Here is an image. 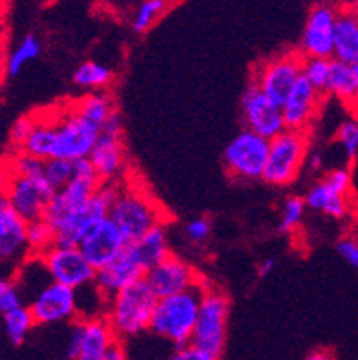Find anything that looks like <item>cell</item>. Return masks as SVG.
I'll list each match as a JSON object with an SVG mask.
<instances>
[{"instance_id": "52a82bcc", "label": "cell", "mask_w": 358, "mask_h": 360, "mask_svg": "<svg viewBox=\"0 0 358 360\" xmlns=\"http://www.w3.org/2000/svg\"><path fill=\"white\" fill-rule=\"evenodd\" d=\"M304 55L300 51H287L276 55L269 60H263L254 68L252 81L262 88L272 101L283 106L286 99L302 79Z\"/></svg>"}, {"instance_id": "8d00e7d4", "label": "cell", "mask_w": 358, "mask_h": 360, "mask_svg": "<svg viewBox=\"0 0 358 360\" xmlns=\"http://www.w3.org/2000/svg\"><path fill=\"white\" fill-rule=\"evenodd\" d=\"M336 139L340 143L345 158L350 161L357 160L358 155V119H347L336 130Z\"/></svg>"}, {"instance_id": "816d5d0a", "label": "cell", "mask_w": 358, "mask_h": 360, "mask_svg": "<svg viewBox=\"0 0 358 360\" xmlns=\"http://www.w3.org/2000/svg\"><path fill=\"white\" fill-rule=\"evenodd\" d=\"M64 360H72V359H64Z\"/></svg>"}, {"instance_id": "83f0119b", "label": "cell", "mask_w": 358, "mask_h": 360, "mask_svg": "<svg viewBox=\"0 0 358 360\" xmlns=\"http://www.w3.org/2000/svg\"><path fill=\"white\" fill-rule=\"evenodd\" d=\"M114 81V72L96 60H84L73 72V82L87 90H105Z\"/></svg>"}, {"instance_id": "8fae6325", "label": "cell", "mask_w": 358, "mask_h": 360, "mask_svg": "<svg viewBox=\"0 0 358 360\" xmlns=\"http://www.w3.org/2000/svg\"><path fill=\"white\" fill-rule=\"evenodd\" d=\"M119 338L106 316H90L75 322L70 331L68 359L105 360Z\"/></svg>"}, {"instance_id": "3957f363", "label": "cell", "mask_w": 358, "mask_h": 360, "mask_svg": "<svg viewBox=\"0 0 358 360\" xmlns=\"http://www.w3.org/2000/svg\"><path fill=\"white\" fill-rule=\"evenodd\" d=\"M110 218L121 229L128 242H136L150 229L165 221L163 210L154 198L137 187H119L117 198L110 209Z\"/></svg>"}, {"instance_id": "f1b7e54d", "label": "cell", "mask_w": 358, "mask_h": 360, "mask_svg": "<svg viewBox=\"0 0 358 360\" xmlns=\"http://www.w3.org/2000/svg\"><path fill=\"white\" fill-rule=\"evenodd\" d=\"M2 319H4L6 337L11 342V346H23L27 333H30V329L35 326V319H33L30 306H20L17 309L2 313Z\"/></svg>"}, {"instance_id": "1f68e13d", "label": "cell", "mask_w": 358, "mask_h": 360, "mask_svg": "<svg viewBox=\"0 0 358 360\" xmlns=\"http://www.w3.org/2000/svg\"><path fill=\"white\" fill-rule=\"evenodd\" d=\"M55 245V231L44 218L27 224V247L30 255L42 256Z\"/></svg>"}, {"instance_id": "b9f144b4", "label": "cell", "mask_w": 358, "mask_h": 360, "mask_svg": "<svg viewBox=\"0 0 358 360\" xmlns=\"http://www.w3.org/2000/svg\"><path fill=\"white\" fill-rule=\"evenodd\" d=\"M165 360H219L218 356L210 355V353L203 352L200 347L192 346H183V347H174V352L167 356Z\"/></svg>"}, {"instance_id": "5bb4252c", "label": "cell", "mask_w": 358, "mask_h": 360, "mask_svg": "<svg viewBox=\"0 0 358 360\" xmlns=\"http://www.w3.org/2000/svg\"><path fill=\"white\" fill-rule=\"evenodd\" d=\"M338 8L331 4H317L311 8L300 39V53L304 57H335V26Z\"/></svg>"}, {"instance_id": "e575fe53", "label": "cell", "mask_w": 358, "mask_h": 360, "mask_svg": "<svg viewBox=\"0 0 358 360\" xmlns=\"http://www.w3.org/2000/svg\"><path fill=\"white\" fill-rule=\"evenodd\" d=\"M331 75V59H324V57H305L304 70H302V77L307 79L314 88L326 94L327 82Z\"/></svg>"}, {"instance_id": "74e56055", "label": "cell", "mask_w": 358, "mask_h": 360, "mask_svg": "<svg viewBox=\"0 0 358 360\" xmlns=\"http://www.w3.org/2000/svg\"><path fill=\"white\" fill-rule=\"evenodd\" d=\"M20 306H24L23 289L18 285L17 278H4L0 282V311L8 313Z\"/></svg>"}, {"instance_id": "f546056e", "label": "cell", "mask_w": 358, "mask_h": 360, "mask_svg": "<svg viewBox=\"0 0 358 360\" xmlns=\"http://www.w3.org/2000/svg\"><path fill=\"white\" fill-rule=\"evenodd\" d=\"M42 51V44L41 41L37 39L35 35H26L23 41L18 42L17 46L13 48V51L8 55V59H6V75L8 77H17L20 70L26 66L27 63H32L35 60Z\"/></svg>"}, {"instance_id": "30bf717a", "label": "cell", "mask_w": 358, "mask_h": 360, "mask_svg": "<svg viewBox=\"0 0 358 360\" xmlns=\"http://www.w3.org/2000/svg\"><path fill=\"white\" fill-rule=\"evenodd\" d=\"M50 278L73 289L87 288L96 282L97 269L90 264L79 245H57L39 256Z\"/></svg>"}, {"instance_id": "6da1fadb", "label": "cell", "mask_w": 358, "mask_h": 360, "mask_svg": "<svg viewBox=\"0 0 358 360\" xmlns=\"http://www.w3.org/2000/svg\"><path fill=\"white\" fill-rule=\"evenodd\" d=\"M205 285L207 283L200 282L186 291L158 298L154 316L150 322V333L163 338L174 347L188 346L192 342L196 322L200 315Z\"/></svg>"}, {"instance_id": "681fc988", "label": "cell", "mask_w": 358, "mask_h": 360, "mask_svg": "<svg viewBox=\"0 0 358 360\" xmlns=\"http://www.w3.org/2000/svg\"><path fill=\"white\" fill-rule=\"evenodd\" d=\"M350 110L353 112V117L358 119V91H357V96H354L353 103L350 105Z\"/></svg>"}, {"instance_id": "d6986e66", "label": "cell", "mask_w": 358, "mask_h": 360, "mask_svg": "<svg viewBox=\"0 0 358 360\" xmlns=\"http://www.w3.org/2000/svg\"><path fill=\"white\" fill-rule=\"evenodd\" d=\"M27 224L23 216L18 214L8 200L2 196L0 201V258L4 265H18L30 256L27 247Z\"/></svg>"}, {"instance_id": "9c48e42d", "label": "cell", "mask_w": 358, "mask_h": 360, "mask_svg": "<svg viewBox=\"0 0 358 360\" xmlns=\"http://www.w3.org/2000/svg\"><path fill=\"white\" fill-rule=\"evenodd\" d=\"M101 137V127L82 117L75 110L68 108L57 117V137H55V155L75 161L90 158L97 139Z\"/></svg>"}, {"instance_id": "9a60e30c", "label": "cell", "mask_w": 358, "mask_h": 360, "mask_svg": "<svg viewBox=\"0 0 358 360\" xmlns=\"http://www.w3.org/2000/svg\"><path fill=\"white\" fill-rule=\"evenodd\" d=\"M146 265L143 264L141 256L137 255L134 243L128 242V245L119 252L117 258L110 262L108 265L97 269L96 288L106 300L117 295L121 289L128 288L134 282L145 278Z\"/></svg>"}, {"instance_id": "7bdbcfd3", "label": "cell", "mask_w": 358, "mask_h": 360, "mask_svg": "<svg viewBox=\"0 0 358 360\" xmlns=\"http://www.w3.org/2000/svg\"><path fill=\"white\" fill-rule=\"evenodd\" d=\"M336 251L351 267L358 269V240L353 236H344L336 242Z\"/></svg>"}, {"instance_id": "ac0fdd59", "label": "cell", "mask_w": 358, "mask_h": 360, "mask_svg": "<svg viewBox=\"0 0 358 360\" xmlns=\"http://www.w3.org/2000/svg\"><path fill=\"white\" fill-rule=\"evenodd\" d=\"M127 245L128 240L110 216L103 219V221H99L87 236L82 238V242L79 243L81 251L84 252V256H87L96 269L105 267L114 258H117L119 252Z\"/></svg>"}, {"instance_id": "f907efd6", "label": "cell", "mask_w": 358, "mask_h": 360, "mask_svg": "<svg viewBox=\"0 0 358 360\" xmlns=\"http://www.w3.org/2000/svg\"><path fill=\"white\" fill-rule=\"evenodd\" d=\"M354 8H357V15H358V6H354Z\"/></svg>"}, {"instance_id": "ab89813d", "label": "cell", "mask_w": 358, "mask_h": 360, "mask_svg": "<svg viewBox=\"0 0 358 360\" xmlns=\"http://www.w3.org/2000/svg\"><path fill=\"white\" fill-rule=\"evenodd\" d=\"M210 231H212V225H210V219L207 218H194L185 225L186 240L194 243V245L207 242L210 236Z\"/></svg>"}, {"instance_id": "7402d4cb", "label": "cell", "mask_w": 358, "mask_h": 360, "mask_svg": "<svg viewBox=\"0 0 358 360\" xmlns=\"http://www.w3.org/2000/svg\"><path fill=\"white\" fill-rule=\"evenodd\" d=\"M350 64H358V15L357 8L338 9L335 26V57Z\"/></svg>"}, {"instance_id": "4dcf8cb0", "label": "cell", "mask_w": 358, "mask_h": 360, "mask_svg": "<svg viewBox=\"0 0 358 360\" xmlns=\"http://www.w3.org/2000/svg\"><path fill=\"white\" fill-rule=\"evenodd\" d=\"M46 160L27 154L24 150H13L6 163V172L24 176V178H41L46 176Z\"/></svg>"}, {"instance_id": "2e32d148", "label": "cell", "mask_w": 358, "mask_h": 360, "mask_svg": "<svg viewBox=\"0 0 358 360\" xmlns=\"http://www.w3.org/2000/svg\"><path fill=\"white\" fill-rule=\"evenodd\" d=\"M99 187L101 179L97 178V174H91V176H73V179L68 185H64L63 188L55 192L53 200L46 207L44 219L55 231L64 219L70 218L79 209L87 205Z\"/></svg>"}, {"instance_id": "4316f807", "label": "cell", "mask_w": 358, "mask_h": 360, "mask_svg": "<svg viewBox=\"0 0 358 360\" xmlns=\"http://www.w3.org/2000/svg\"><path fill=\"white\" fill-rule=\"evenodd\" d=\"M73 110L77 114H81L82 117H87L88 121H91V123L103 127L110 119V115L114 114L117 108H115V103L110 94H106V91H94V94H88V96L75 101Z\"/></svg>"}, {"instance_id": "f6af8a7d", "label": "cell", "mask_w": 358, "mask_h": 360, "mask_svg": "<svg viewBox=\"0 0 358 360\" xmlns=\"http://www.w3.org/2000/svg\"><path fill=\"white\" fill-rule=\"evenodd\" d=\"M105 360H130V359H128L127 349H124V346H122L121 340H117V342L114 344V347L110 349Z\"/></svg>"}, {"instance_id": "5b68a950", "label": "cell", "mask_w": 358, "mask_h": 360, "mask_svg": "<svg viewBox=\"0 0 358 360\" xmlns=\"http://www.w3.org/2000/svg\"><path fill=\"white\" fill-rule=\"evenodd\" d=\"M229 309H231V304H229L227 295L219 289L205 285L200 315H198L194 335H192V346L200 347L219 359L225 347V337H227Z\"/></svg>"}, {"instance_id": "e0dca14e", "label": "cell", "mask_w": 358, "mask_h": 360, "mask_svg": "<svg viewBox=\"0 0 358 360\" xmlns=\"http://www.w3.org/2000/svg\"><path fill=\"white\" fill-rule=\"evenodd\" d=\"M145 280L158 298L186 291L200 283L198 273L186 262L174 255L159 262L154 267H150L145 274Z\"/></svg>"}, {"instance_id": "8992f818", "label": "cell", "mask_w": 358, "mask_h": 360, "mask_svg": "<svg viewBox=\"0 0 358 360\" xmlns=\"http://www.w3.org/2000/svg\"><path fill=\"white\" fill-rule=\"evenodd\" d=\"M271 150V139L252 132L249 128L232 137L225 152L223 163L232 178L262 179Z\"/></svg>"}, {"instance_id": "603a6c76", "label": "cell", "mask_w": 358, "mask_h": 360, "mask_svg": "<svg viewBox=\"0 0 358 360\" xmlns=\"http://www.w3.org/2000/svg\"><path fill=\"white\" fill-rule=\"evenodd\" d=\"M305 203H307V209H313L317 212H322L326 216H331V218L342 219L347 216L350 212V201L345 194H338V192L333 191L326 181L314 183L313 187L305 192L304 196Z\"/></svg>"}, {"instance_id": "836d02e7", "label": "cell", "mask_w": 358, "mask_h": 360, "mask_svg": "<svg viewBox=\"0 0 358 360\" xmlns=\"http://www.w3.org/2000/svg\"><path fill=\"white\" fill-rule=\"evenodd\" d=\"M305 209H307V203H305L304 198L290 196L283 201L281 205V214L280 221H278V233L289 234L293 233L304 219Z\"/></svg>"}, {"instance_id": "7dc6e473", "label": "cell", "mask_w": 358, "mask_h": 360, "mask_svg": "<svg viewBox=\"0 0 358 360\" xmlns=\"http://www.w3.org/2000/svg\"><path fill=\"white\" fill-rule=\"evenodd\" d=\"M304 360H333V356L329 352H324V349H320V352L309 353Z\"/></svg>"}, {"instance_id": "f35d334b", "label": "cell", "mask_w": 358, "mask_h": 360, "mask_svg": "<svg viewBox=\"0 0 358 360\" xmlns=\"http://www.w3.org/2000/svg\"><path fill=\"white\" fill-rule=\"evenodd\" d=\"M37 117L33 115H26V117L17 119L9 130V146H11V150H20L23 145L26 143V139L32 134L33 127H35Z\"/></svg>"}, {"instance_id": "ba28073f", "label": "cell", "mask_w": 358, "mask_h": 360, "mask_svg": "<svg viewBox=\"0 0 358 360\" xmlns=\"http://www.w3.org/2000/svg\"><path fill=\"white\" fill-rule=\"evenodd\" d=\"M55 192L57 191L46 176L24 178V176L6 172L4 198L26 221L44 218L46 207L53 200Z\"/></svg>"}, {"instance_id": "60d3db41", "label": "cell", "mask_w": 358, "mask_h": 360, "mask_svg": "<svg viewBox=\"0 0 358 360\" xmlns=\"http://www.w3.org/2000/svg\"><path fill=\"white\" fill-rule=\"evenodd\" d=\"M324 181L329 185V187L333 188L335 192H338V194H350L351 191V172L350 169H333L329 170V172L326 174V178H324Z\"/></svg>"}, {"instance_id": "d6a6232c", "label": "cell", "mask_w": 358, "mask_h": 360, "mask_svg": "<svg viewBox=\"0 0 358 360\" xmlns=\"http://www.w3.org/2000/svg\"><path fill=\"white\" fill-rule=\"evenodd\" d=\"M165 9L167 0H143L132 17V30L136 33H145L165 13Z\"/></svg>"}, {"instance_id": "d4e9b609", "label": "cell", "mask_w": 358, "mask_h": 360, "mask_svg": "<svg viewBox=\"0 0 358 360\" xmlns=\"http://www.w3.org/2000/svg\"><path fill=\"white\" fill-rule=\"evenodd\" d=\"M132 243L136 247L137 255L141 256L143 264L146 265V269L154 267L159 262H163L165 258L170 256V249H168V240L163 224L155 225L154 229H150L148 233L143 234L139 240H136V242Z\"/></svg>"}, {"instance_id": "bcb514c9", "label": "cell", "mask_w": 358, "mask_h": 360, "mask_svg": "<svg viewBox=\"0 0 358 360\" xmlns=\"http://www.w3.org/2000/svg\"><path fill=\"white\" fill-rule=\"evenodd\" d=\"M274 267H276V262L272 260V258H265V260L260 262L258 265V276L260 278H267L269 274L274 271Z\"/></svg>"}, {"instance_id": "7c38bea8", "label": "cell", "mask_w": 358, "mask_h": 360, "mask_svg": "<svg viewBox=\"0 0 358 360\" xmlns=\"http://www.w3.org/2000/svg\"><path fill=\"white\" fill-rule=\"evenodd\" d=\"M241 115L245 128L272 139L287 128L283 108L262 90L254 81L245 88L241 97Z\"/></svg>"}, {"instance_id": "ee69618b", "label": "cell", "mask_w": 358, "mask_h": 360, "mask_svg": "<svg viewBox=\"0 0 358 360\" xmlns=\"http://www.w3.org/2000/svg\"><path fill=\"white\" fill-rule=\"evenodd\" d=\"M101 132L110 134V136H119V137L122 136V119L117 110H115L114 114L110 115L108 121L101 127Z\"/></svg>"}, {"instance_id": "44dd1931", "label": "cell", "mask_w": 358, "mask_h": 360, "mask_svg": "<svg viewBox=\"0 0 358 360\" xmlns=\"http://www.w3.org/2000/svg\"><path fill=\"white\" fill-rule=\"evenodd\" d=\"M90 161L101 183L117 181L127 167V154H124L121 137L101 132V137L90 154Z\"/></svg>"}, {"instance_id": "d590c367", "label": "cell", "mask_w": 358, "mask_h": 360, "mask_svg": "<svg viewBox=\"0 0 358 360\" xmlns=\"http://www.w3.org/2000/svg\"><path fill=\"white\" fill-rule=\"evenodd\" d=\"M44 172L55 191H59L73 179V161L64 160V158H50L46 160Z\"/></svg>"}, {"instance_id": "7a4b0ae2", "label": "cell", "mask_w": 358, "mask_h": 360, "mask_svg": "<svg viewBox=\"0 0 358 360\" xmlns=\"http://www.w3.org/2000/svg\"><path fill=\"white\" fill-rule=\"evenodd\" d=\"M158 297L146 280L134 282L106 302V319L119 340H128L150 331Z\"/></svg>"}, {"instance_id": "484cf974", "label": "cell", "mask_w": 358, "mask_h": 360, "mask_svg": "<svg viewBox=\"0 0 358 360\" xmlns=\"http://www.w3.org/2000/svg\"><path fill=\"white\" fill-rule=\"evenodd\" d=\"M55 137H57V119H37L32 134L20 150L37 155L41 160H50L55 155Z\"/></svg>"}, {"instance_id": "ffe728a7", "label": "cell", "mask_w": 358, "mask_h": 360, "mask_svg": "<svg viewBox=\"0 0 358 360\" xmlns=\"http://www.w3.org/2000/svg\"><path fill=\"white\" fill-rule=\"evenodd\" d=\"M324 97H326V94L314 88L307 79H300L281 106L287 128L307 130L309 124L313 123L314 117H317L320 106H322Z\"/></svg>"}, {"instance_id": "4fadbf2b", "label": "cell", "mask_w": 358, "mask_h": 360, "mask_svg": "<svg viewBox=\"0 0 358 360\" xmlns=\"http://www.w3.org/2000/svg\"><path fill=\"white\" fill-rule=\"evenodd\" d=\"M30 309L37 326L68 322L79 313L77 289L50 280L37 291L30 302Z\"/></svg>"}, {"instance_id": "c3c4849f", "label": "cell", "mask_w": 358, "mask_h": 360, "mask_svg": "<svg viewBox=\"0 0 358 360\" xmlns=\"http://www.w3.org/2000/svg\"><path fill=\"white\" fill-rule=\"evenodd\" d=\"M320 167H322V158H320V154H313L311 163H309V170H311V172H317Z\"/></svg>"}, {"instance_id": "277c9868", "label": "cell", "mask_w": 358, "mask_h": 360, "mask_svg": "<svg viewBox=\"0 0 358 360\" xmlns=\"http://www.w3.org/2000/svg\"><path fill=\"white\" fill-rule=\"evenodd\" d=\"M309 152L307 130L286 128L271 139L269 160L263 172V181L274 187H286L298 178Z\"/></svg>"}, {"instance_id": "cb8c5ba5", "label": "cell", "mask_w": 358, "mask_h": 360, "mask_svg": "<svg viewBox=\"0 0 358 360\" xmlns=\"http://www.w3.org/2000/svg\"><path fill=\"white\" fill-rule=\"evenodd\" d=\"M358 91V64L331 59V75L327 82L326 96L342 101L345 106L353 103Z\"/></svg>"}]
</instances>
